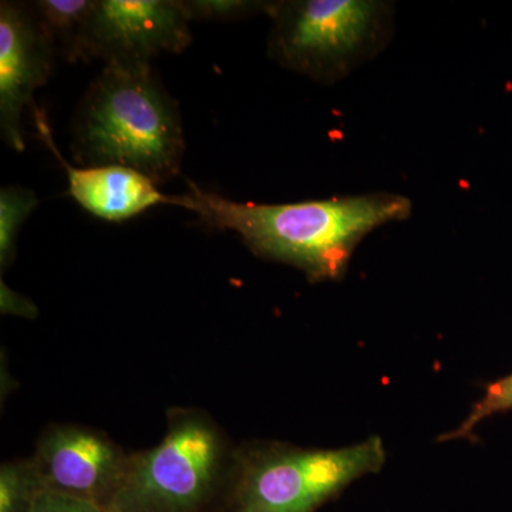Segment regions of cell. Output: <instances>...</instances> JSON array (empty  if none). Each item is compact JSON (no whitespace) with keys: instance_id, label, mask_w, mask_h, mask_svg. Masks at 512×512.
Segmentation results:
<instances>
[{"instance_id":"13","label":"cell","mask_w":512,"mask_h":512,"mask_svg":"<svg viewBox=\"0 0 512 512\" xmlns=\"http://www.w3.org/2000/svg\"><path fill=\"white\" fill-rule=\"evenodd\" d=\"M512 410V373L488 384L487 389L471 407L466 420L450 433L444 434L441 441L470 439L477 427L494 414L511 412Z\"/></svg>"},{"instance_id":"8","label":"cell","mask_w":512,"mask_h":512,"mask_svg":"<svg viewBox=\"0 0 512 512\" xmlns=\"http://www.w3.org/2000/svg\"><path fill=\"white\" fill-rule=\"evenodd\" d=\"M56 55L30 3H0V134L18 153L26 150L23 111L49 82Z\"/></svg>"},{"instance_id":"6","label":"cell","mask_w":512,"mask_h":512,"mask_svg":"<svg viewBox=\"0 0 512 512\" xmlns=\"http://www.w3.org/2000/svg\"><path fill=\"white\" fill-rule=\"evenodd\" d=\"M192 42L181 0H96L84 62L151 66L154 57L183 53Z\"/></svg>"},{"instance_id":"10","label":"cell","mask_w":512,"mask_h":512,"mask_svg":"<svg viewBox=\"0 0 512 512\" xmlns=\"http://www.w3.org/2000/svg\"><path fill=\"white\" fill-rule=\"evenodd\" d=\"M30 6L56 53L69 63L84 62V39L96 0H37Z\"/></svg>"},{"instance_id":"11","label":"cell","mask_w":512,"mask_h":512,"mask_svg":"<svg viewBox=\"0 0 512 512\" xmlns=\"http://www.w3.org/2000/svg\"><path fill=\"white\" fill-rule=\"evenodd\" d=\"M39 198L29 188L8 185L0 190V268L12 265L18 249L20 229L39 205Z\"/></svg>"},{"instance_id":"5","label":"cell","mask_w":512,"mask_h":512,"mask_svg":"<svg viewBox=\"0 0 512 512\" xmlns=\"http://www.w3.org/2000/svg\"><path fill=\"white\" fill-rule=\"evenodd\" d=\"M266 15L271 59L328 86L375 59L393 35V5L380 0H282Z\"/></svg>"},{"instance_id":"12","label":"cell","mask_w":512,"mask_h":512,"mask_svg":"<svg viewBox=\"0 0 512 512\" xmlns=\"http://www.w3.org/2000/svg\"><path fill=\"white\" fill-rule=\"evenodd\" d=\"M43 487L32 458L0 468V512H29Z\"/></svg>"},{"instance_id":"3","label":"cell","mask_w":512,"mask_h":512,"mask_svg":"<svg viewBox=\"0 0 512 512\" xmlns=\"http://www.w3.org/2000/svg\"><path fill=\"white\" fill-rule=\"evenodd\" d=\"M379 437L342 448H303L259 441L237 448L225 512H315L367 474L379 473Z\"/></svg>"},{"instance_id":"7","label":"cell","mask_w":512,"mask_h":512,"mask_svg":"<svg viewBox=\"0 0 512 512\" xmlns=\"http://www.w3.org/2000/svg\"><path fill=\"white\" fill-rule=\"evenodd\" d=\"M130 460L99 430L77 424H55L37 441L32 457L43 487L99 504L109 510Z\"/></svg>"},{"instance_id":"15","label":"cell","mask_w":512,"mask_h":512,"mask_svg":"<svg viewBox=\"0 0 512 512\" xmlns=\"http://www.w3.org/2000/svg\"><path fill=\"white\" fill-rule=\"evenodd\" d=\"M29 512H110L107 508L42 488Z\"/></svg>"},{"instance_id":"1","label":"cell","mask_w":512,"mask_h":512,"mask_svg":"<svg viewBox=\"0 0 512 512\" xmlns=\"http://www.w3.org/2000/svg\"><path fill=\"white\" fill-rule=\"evenodd\" d=\"M187 185L185 194L171 195V205L194 212L208 228L235 232L259 258L291 265L311 282L342 279L367 235L413 211L409 198L392 192L255 204Z\"/></svg>"},{"instance_id":"14","label":"cell","mask_w":512,"mask_h":512,"mask_svg":"<svg viewBox=\"0 0 512 512\" xmlns=\"http://www.w3.org/2000/svg\"><path fill=\"white\" fill-rule=\"evenodd\" d=\"M188 19L202 22H234L268 12L271 2L255 0H181Z\"/></svg>"},{"instance_id":"9","label":"cell","mask_w":512,"mask_h":512,"mask_svg":"<svg viewBox=\"0 0 512 512\" xmlns=\"http://www.w3.org/2000/svg\"><path fill=\"white\" fill-rule=\"evenodd\" d=\"M35 124L43 143L66 170L70 195L90 214L101 220L121 222L156 205H171V195L163 194L153 180L138 171L114 165L74 167L67 163L56 147L42 110L35 109Z\"/></svg>"},{"instance_id":"2","label":"cell","mask_w":512,"mask_h":512,"mask_svg":"<svg viewBox=\"0 0 512 512\" xmlns=\"http://www.w3.org/2000/svg\"><path fill=\"white\" fill-rule=\"evenodd\" d=\"M73 151L84 167L130 168L165 184L185 154L178 103L151 66L104 64L77 107Z\"/></svg>"},{"instance_id":"16","label":"cell","mask_w":512,"mask_h":512,"mask_svg":"<svg viewBox=\"0 0 512 512\" xmlns=\"http://www.w3.org/2000/svg\"><path fill=\"white\" fill-rule=\"evenodd\" d=\"M0 312L2 315L19 316V318L36 319L39 309L19 292L13 291L5 281H0Z\"/></svg>"},{"instance_id":"4","label":"cell","mask_w":512,"mask_h":512,"mask_svg":"<svg viewBox=\"0 0 512 512\" xmlns=\"http://www.w3.org/2000/svg\"><path fill=\"white\" fill-rule=\"evenodd\" d=\"M235 450L208 414L170 410L164 439L150 450L130 453L109 511H210L224 500Z\"/></svg>"}]
</instances>
